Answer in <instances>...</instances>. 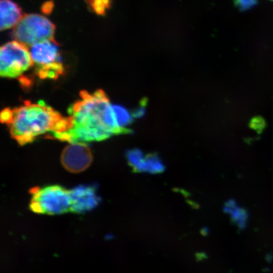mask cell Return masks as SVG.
<instances>
[{
	"mask_svg": "<svg viewBox=\"0 0 273 273\" xmlns=\"http://www.w3.org/2000/svg\"><path fill=\"white\" fill-rule=\"evenodd\" d=\"M71 127L65 132L51 136L71 144L102 141L112 135L126 134L127 128L120 127L115 110L103 90L92 93L80 92V98L70 107Z\"/></svg>",
	"mask_w": 273,
	"mask_h": 273,
	"instance_id": "obj_1",
	"label": "cell"
},
{
	"mask_svg": "<svg viewBox=\"0 0 273 273\" xmlns=\"http://www.w3.org/2000/svg\"><path fill=\"white\" fill-rule=\"evenodd\" d=\"M1 121L7 126L10 135L20 146L33 143L46 133L65 132L71 127L69 116L64 117L43 101H25L24 105L1 111Z\"/></svg>",
	"mask_w": 273,
	"mask_h": 273,
	"instance_id": "obj_2",
	"label": "cell"
},
{
	"mask_svg": "<svg viewBox=\"0 0 273 273\" xmlns=\"http://www.w3.org/2000/svg\"><path fill=\"white\" fill-rule=\"evenodd\" d=\"M29 207L33 212L41 215H57L71 212V192L60 185L35 188Z\"/></svg>",
	"mask_w": 273,
	"mask_h": 273,
	"instance_id": "obj_3",
	"label": "cell"
},
{
	"mask_svg": "<svg viewBox=\"0 0 273 273\" xmlns=\"http://www.w3.org/2000/svg\"><path fill=\"white\" fill-rule=\"evenodd\" d=\"M30 53L36 73L40 79H56L64 73L58 45L54 39L32 46Z\"/></svg>",
	"mask_w": 273,
	"mask_h": 273,
	"instance_id": "obj_4",
	"label": "cell"
},
{
	"mask_svg": "<svg viewBox=\"0 0 273 273\" xmlns=\"http://www.w3.org/2000/svg\"><path fill=\"white\" fill-rule=\"evenodd\" d=\"M55 26L48 18L38 14L23 17L12 33L16 41L31 46L46 40L54 39Z\"/></svg>",
	"mask_w": 273,
	"mask_h": 273,
	"instance_id": "obj_5",
	"label": "cell"
},
{
	"mask_svg": "<svg viewBox=\"0 0 273 273\" xmlns=\"http://www.w3.org/2000/svg\"><path fill=\"white\" fill-rule=\"evenodd\" d=\"M34 65L27 46L18 41L4 44L0 51V74L5 78L20 77Z\"/></svg>",
	"mask_w": 273,
	"mask_h": 273,
	"instance_id": "obj_6",
	"label": "cell"
},
{
	"mask_svg": "<svg viewBox=\"0 0 273 273\" xmlns=\"http://www.w3.org/2000/svg\"><path fill=\"white\" fill-rule=\"evenodd\" d=\"M92 151L85 143H74L67 146L61 156L63 166L69 172L79 173L92 164Z\"/></svg>",
	"mask_w": 273,
	"mask_h": 273,
	"instance_id": "obj_7",
	"label": "cell"
},
{
	"mask_svg": "<svg viewBox=\"0 0 273 273\" xmlns=\"http://www.w3.org/2000/svg\"><path fill=\"white\" fill-rule=\"evenodd\" d=\"M72 206L71 212L82 214L92 210L100 202L96 187L90 185H80L70 190Z\"/></svg>",
	"mask_w": 273,
	"mask_h": 273,
	"instance_id": "obj_8",
	"label": "cell"
},
{
	"mask_svg": "<svg viewBox=\"0 0 273 273\" xmlns=\"http://www.w3.org/2000/svg\"><path fill=\"white\" fill-rule=\"evenodd\" d=\"M0 14L1 31L16 27L23 18L20 6L12 0H1Z\"/></svg>",
	"mask_w": 273,
	"mask_h": 273,
	"instance_id": "obj_9",
	"label": "cell"
},
{
	"mask_svg": "<svg viewBox=\"0 0 273 273\" xmlns=\"http://www.w3.org/2000/svg\"><path fill=\"white\" fill-rule=\"evenodd\" d=\"M138 172H146L156 174L162 173L164 170V165L162 160L156 156H145L139 160L138 164L134 168Z\"/></svg>",
	"mask_w": 273,
	"mask_h": 273,
	"instance_id": "obj_10",
	"label": "cell"
},
{
	"mask_svg": "<svg viewBox=\"0 0 273 273\" xmlns=\"http://www.w3.org/2000/svg\"><path fill=\"white\" fill-rule=\"evenodd\" d=\"M224 210L230 215L233 222L239 228H243L246 226L248 214L244 209L238 206L234 200L228 201L224 207Z\"/></svg>",
	"mask_w": 273,
	"mask_h": 273,
	"instance_id": "obj_11",
	"label": "cell"
},
{
	"mask_svg": "<svg viewBox=\"0 0 273 273\" xmlns=\"http://www.w3.org/2000/svg\"><path fill=\"white\" fill-rule=\"evenodd\" d=\"M113 109L115 110L116 119H117L120 127L127 128L126 127L132 122V114L125 108L120 107V106H113Z\"/></svg>",
	"mask_w": 273,
	"mask_h": 273,
	"instance_id": "obj_12",
	"label": "cell"
},
{
	"mask_svg": "<svg viewBox=\"0 0 273 273\" xmlns=\"http://www.w3.org/2000/svg\"><path fill=\"white\" fill-rule=\"evenodd\" d=\"M90 4L91 9L94 10L97 14H105L106 10L111 5L110 0H86Z\"/></svg>",
	"mask_w": 273,
	"mask_h": 273,
	"instance_id": "obj_13",
	"label": "cell"
},
{
	"mask_svg": "<svg viewBox=\"0 0 273 273\" xmlns=\"http://www.w3.org/2000/svg\"><path fill=\"white\" fill-rule=\"evenodd\" d=\"M236 3L242 10L249 9L257 3V0H236Z\"/></svg>",
	"mask_w": 273,
	"mask_h": 273,
	"instance_id": "obj_14",
	"label": "cell"
},
{
	"mask_svg": "<svg viewBox=\"0 0 273 273\" xmlns=\"http://www.w3.org/2000/svg\"><path fill=\"white\" fill-rule=\"evenodd\" d=\"M54 4L52 1L46 2L42 6V10L46 14H50L52 12L53 8H54Z\"/></svg>",
	"mask_w": 273,
	"mask_h": 273,
	"instance_id": "obj_15",
	"label": "cell"
},
{
	"mask_svg": "<svg viewBox=\"0 0 273 273\" xmlns=\"http://www.w3.org/2000/svg\"><path fill=\"white\" fill-rule=\"evenodd\" d=\"M146 112V110L145 108L144 107H140L138 109L135 111L134 113V116L135 117H141L144 115H145Z\"/></svg>",
	"mask_w": 273,
	"mask_h": 273,
	"instance_id": "obj_16",
	"label": "cell"
},
{
	"mask_svg": "<svg viewBox=\"0 0 273 273\" xmlns=\"http://www.w3.org/2000/svg\"><path fill=\"white\" fill-rule=\"evenodd\" d=\"M272 1H273V0H272Z\"/></svg>",
	"mask_w": 273,
	"mask_h": 273,
	"instance_id": "obj_17",
	"label": "cell"
}]
</instances>
